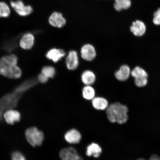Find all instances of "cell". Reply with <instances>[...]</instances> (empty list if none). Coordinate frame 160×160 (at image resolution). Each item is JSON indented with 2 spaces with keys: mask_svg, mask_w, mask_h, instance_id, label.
<instances>
[{
  "mask_svg": "<svg viewBox=\"0 0 160 160\" xmlns=\"http://www.w3.org/2000/svg\"><path fill=\"white\" fill-rule=\"evenodd\" d=\"M18 58L15 54L3 56L0 58V75L11 79L20 78L22 71L18 65Z\"/></svg>",
  "mask_w": 160,
  "mask_h": 160,
  "instance_id": "1",
  "label": "cell"
},
{
  "mask_svg": "<svg viewBox=\"0 0 160 160\" xmlns=\"http://www.w3.org/2000/svg\"><path fill=\"white\" fill-rule=\"evenodd\" d=\"M128 112L127 106L119 102H115L108 106L106 113L110 122L122 124L127 122L128 119Z\"/></svg>",
  "mask_w": 160,
  "mask_h": 160,
  "instance_id": "2",
  "label": "cell"
},
{
  "mask_svg": "<svg viewBox=\"0 0 160 160\" xmlns=\"http://www.w3.org/2000/svg\"><path fill=\"white\" fill-rule=\"evenodd\" d=\"M26 140L33 147H39L42 144L44 135L42 131L35 127L28 128L25 133Z\"/></svg>",
  "mask_w": 160,
  "mask_h": 160,
  "instance_id": "3",
  "label": "cell"
},
{
  "mask_svg": "<svg viewBox=\"0 0 160 160\" xmlns=\"http://www.w3.org/2000/svg\"><path fill=\"white\" fill-rule=\"evenodd\" d=\"M10 5L15 12L20 17H27L33 12V7L30 5H25L22 0L11 1Z\"/></svg>",
  "mask_w": 160,
  "mask_h": 160,
  "instance_id": "4",
  "label": "cell"
},
{
  "mask_svg": "<svg viewBox=\"0 0 160 160\" xmlns=\"http://www.w3.org/2000/svg\"><path fill=\"white\" fill-rule=\"evenodd\" d=\"M35 42V38L32 33H26L20 39L19 44L24 50H29L32 48Z\"/></svg>",
  "mask_w": 160,
  "mask_h": 160,
  "instance_id": "5",
  "label": "cell"
},
{
  "mask_svg": "<svg viewBox=\"0 0 160 160\" xmlns=\"http://www.w3.org/2000/svg\"><path fill=\"white\" fill-rule=\"evenodd\" d=\"M3 118L8 124L13 125L21 121V115L17 110L8 109L3 114Z\"/></svg>",
  "mask_w": 160,
  "mask_h": 160,
  "instance_id": "6",
  "label": "cell"
},
{
  "mask_svg": "<svg viewBox=\"0 0 160 160\" xmlns=\"http://www.w3.org/2000/svg\"><path fill=\"white\" fill-rule=\"evenodd\" d=\"M81 55L82 58L88 61H91L95 58L96 52L95 48L91 44L83 46L81 49Z\"/></svg>",
  "mask_w": 160,
  "mask_h": 160,
  "instance_id": "7",
  "label": "cell"
},
{
  "mask_svg": "<svg viewBox=\"0 0 160 160\" xmlns=\"http://www.w3.org/2000/svg\"><path fill=\"white\" fill-rule=\"evenodd\" d=\"M78 56L77 52L75 51L69 52L66 60V64L69 70H75L79 66Z\"/></svg>",
  "mask_w": 160,
  "mask_h": 160,
  "instance_id": "8",
  "label": "cell"
},
{
  "mask_svg": "<svg viewBox=\"0 0 160 160\" xmlns=\"http://www.w3.org/2000/svg\"><path fill=\"white\" fill-rule=\"evenodd\" d=\"M59 157L62 160H77L80 156L74 148L69 147L62 149Z\"/></svg>",
  "mask_w": 160,
  "mask_h": 160,
  "instance_id": "9",
  "label": "cell"
},
{
  "mask_svg": "<svg viewBox=\"0 0 160 160\" xmlns=\"http://www.w3.org/2000/svg\"><path fill=\"white\" fill-rule=\"evenodd\" d=\"M49 22L52 27L61 28L65 25L66 20L61 13L55 12L50 16Z\"/></svg>",
  "mask_w": 160,
  "mask_h": 160,
  "instance_id": "10",
  "label": "cell"
},
{
  "mask_svg": "<svg viewBox=\"0 0 160 160\" xmlns=\"http://www.w3.org/2000/svg\"><path fill=\"white\" fill-rule=\"evenodd\" d=\"M64 138L68 143L75 144L80 142L82 138V136L81 133L77 130L72 129L66 133Z\"/></svg>",
  "mask_w": 160,
  "mask_h": 160,
  "instance_id": "11",
  "label": "cell"
},
{
  "mask_svg": "<svg viewBox=\"0 0 160 160\" xmlns=\"http://www.w3.org/2000/svg\"><path fill=\"white\" fill-rule=\"evenodd\" d=\"M65 54V52L63 50L53 48L47 52L46 57L48 59L57 63L64 57Z\"/></svg>",
  "mask_w": 160,
  "mask_h": 160,
  "instance_id": "12",
  "label": "cell"
},
{
  "mask_svg": "<svg viewBox=\"0 0 160 160\" xmlns=\"http://www.w3.org/2000/svg\"><path fill=\"white\" fill-rule=\"evenodd\" d=\"M130 29L132 32L135 36L141 37L146 32V27L144 23L143 22L137 20L133 22Z\"/></svg>",
  "mask_w": 160,
  "mask_h": 160,
  "instance_id": "13",
  "label": "cell"
},
{
  "mask_svg": "<svg viewBox=\"0 0 160 160\" xmlns=\"http://www.w3.org/2000/svg\"><path fill=\"white\" fill-rule=\"evenodd\" d=\"M131 74L130 68L127 65H123L115 73V77L118 80L125 81L129 78Z\"/></svg>",
  "mask_w": 160,
  "mask_h": 160,
  "instance_id": "14",
  "label": "cell"
},
{
  "mask_svg": "<svg viewBox=\"0 0 160 160\" xmlns=\"http://www.w3.org/2000/svg\"><path fill=\"white\" fill-rule=\"evenodd\" d=\"M102 150L100 146L97 143H92L88 146L86 154L88 157H93L95 158L99 157Z\"/></svg>",
  "mask_w": 160,
  "mask_h": 160,
  "instance_id": "15",
  "label": "cell"
},
{
  "mask_svg": "<svg viewBox=\"0 0 160 160\" xmlns=\"http://www.w3.org/2000/svg\"><path fill=\"white\" fill-rule=\"evenodd\" d=\"M81 78L82 82L85 85L90 86L95 83L96 76L92 71L87 70L82 73Z\"/></svg>",
  "mask_w": 160,
  "mask_h": 160,
  "instance_id": "16",
  "label": "cell"
},
{
  "mask_svg": "<svg viewBox=\"0 0 160 160\" xmlns=\"http://www.w3.org/2000/svg\"><path fill=\"white\" fill-rule=\"evenodd\" d=\"M92 104L95 109L101 111L107 109L109 106L107 100L101 97L94 98L92 101Z\"/></svg>",
  "mask_w": 160,
  "mask_h": 160,
  "instance_id": "17",
  "label": "cell"
},
{
  "mask_svg": "<svg viewBox=\"0 0 160 160\" xmlns=\"http://www.w3.org/2000/svg\"><path fill=\"white\" fill-rule=\"evenodd\" d=\"M114 7L116 10L120 11L123 9H127L131 7V0H115Z\"/></svg>",
  "mask_w": 160,
  "mask_h": 160,
  "instance_id": "18",
  "label": "cell"
},
{
  "mask_svg": "<svg viewBox=\"0 0 160 160\" xmlns=\"http://www.w3.org/2000/svg\"><path fill=\"white\" fill-rule=\"evenodd\" d=\"M131 75L135 79H140L148 78L147 72L139 67H136L131 71Z\"/></svg>",
  "mask_w": 160,
  "mask_h": 160,
  "instance_id": "19",
  "label": "cell"
},
{
  "mask_svg": "<svg viewBox=\"0 0 160 160\" xmlns=\"http://www.w3.org/2000/svg\"><path fill=\"white\" fill-rule=\"evenodd\" d=\"M82 93L83 98L86 100H92L95 98V90L91 86H86L83 88Z\"/></svg>",
  "mask_w": 160,
  "mask_h": 160,
  "instance_id": "20",
  "label": "cell"
},
{
  "mask_svg": "<svg viewBox=\"0 0 160 160\" xmlns=\"http://www.w3.org/2000/svg\"><path fill=\"white\" fill-rule=\"evenodd\" d=\"M11 13V9L8 4L4 1H0V18H7Z\"/></svg>",
  "mask_w": 160,
  "mask_h": 160,
  "instance_id": "21",
  "label": "cell"
},
{
  "mask_svg": "<svg viewBox=\"0 0 160 160\" xmlns=\"http://www.w3.org/2000/svg\"><path fill=\"white\" fill-rule=\"evenodd\" d=\"M41 73L49 79L54 77L56 71L54 68L52 66H45L42 69Z\"/></svg>",
  "mask_w": 160,
  "mask_h": 160,
  "instance_id": "22",
  "label": "cell"
},
{
  "mask_svg": "<svg viewBox=\"0 0 160 160\" xmlns=\"http://www.w3.org/2000/svg\"><path fill=\"white\" fill-rule=\"evenodd\" d=\"M12 160H27L24 155L21 152L16 151L11 155Z\"/></svg>",
  "mask_w": 160,
  "mask_h": 160,
  "instance_id": "23",
  "label": "cell"
},
{
  "mask_svg": "<svg viewBox=\"0 0 160 160\" xmlns=\"http://www.w3.org/2000/svg\"><path fill=\"white\" fill-rule=\"evenodd\" d=\"M148 82V78L140 79H135L136 86L139 87H143L147 85Z\"/></svg>",
  "mask_w": 160,
  "mask_h": 160,
  "instance_id": "24",
  "label": "cell"
},
{
  "mask_svg": "<svg viewBox=\"0 0 160 160\" xmlns=\"http://www.w3.org/2000/svg\"><path fill=\"white\" fill-rule=\"evenodd\" d=\"M153 21L155 25H160V8L155 12Z\"/></svg>",
  "mask_w": 160,
  "mask_h": 160,
  "instance_id": "25",
  "label": "cell"
},
{
  "mask_svg": "<svg viewBox=\"0 0 160 160\" xmlns=\"http://www.w3.org/2000/svg\"><path fill=\"white\" fill-rule=\"evenodd\" d=\"M38 79L40 83H47L49 79L42 73L39 74L38 76Z\"/></svg>",
  "mask_w": 160,
  "mask_h": 160,
  "instance_id": "26",
  "label": "cell"
},
{
  "mask_svg": "<svg viewBox=\"0 0 160 160\" xmlns=\"http://www.w3.org/2000/svg\"><path fill=\"white\" fill-rule=\"evenodd\" d=\"M136 160H147L142 158H139ZM160 160V157L157 154H153L151 155L150 157L149 160Z\"/></svg>",
  "mask_w": 160,
  "mask_h": 160,
  "instance_id": "27",
  "label": "cell"
},
{
  "mask_svg": "<svg viewBox=\"0 0 160 160\" xmlns=\"http://www.w3.org/2000/svg\"><path fill=\"white\" fill-rule=\"evenodd\" d=\"M77 160H83V159L81 157H80H80H79L78 158Z\"/></svg>",
  "mask_w": 160,
  "mask_h": 160,
  "instance_id": "28",
  "label": "cell"
}]
</instances>
